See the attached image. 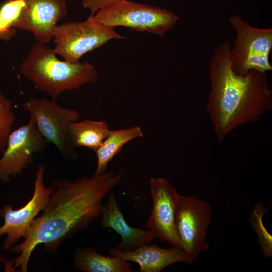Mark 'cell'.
Here are the masks:
<instances>
[{
  "mask_svg": "<svg viewBox=\"0 0 272 272\" xmlns=\"http://www.w3.org/2000/svg\"><path fill=\"white\" fill-rule=\"evenodd\" d=\"M25 4L24 0H9L0 8V30L6 31L19 17Z\"/></svg>",
  "mask_w": 272,
  "mask_h": 272,
  "instance_id": "20",
  "label": "cell"
},
{
  "mask_svg": "<svg viewBox=\"0 0 272 272\" xmlns=\"http://www.w3.org/2000/svg\"><path fill=\"white\" fill-rule=\"evenodd\" d=\"M118 1L120 0H83L82 4L84 8L90 11L91 15H93L100 9Z\"/></svg>",
  "mask_w": 272,
  "mask_h": 272,
  "instance_id": "21",
  "label": "cell"
},
{
  "mask_svg": "<svg viewBox=\"0 0 272 272\" xmlns=\"http://www.w3.org/2000/svg\"><path fill=\"white\" fill-rule=\"evenodd\" d=\"M229 22L236 32L234 47L229 50L233 71L239 75H245L251 70L271 71L272 28L254 27L238 15H233Z\"/></svg>",
  "mask_w": 272,
  "mask_h": 272,
  "instance_id": "5",
  "label": "cell"
},
{
  "mask_svg": "<svg viewBox=\"0 0 272 272\" xmlns=\"http://www.w3.org/2000/svg\"><path fill=\"white\" fill-rule=\"evenodd\" d=\"M45 168L39 164L36 172L34 192L31 199L23 207L13 210L7 204L0 210V216L4 219V224L0 227V237L7 234L3 249L8 250L21 238H25L34 219L47 203L54 186L46 187L44 181Z\"/></svg>",
  "mask_w": 272,
  "mask_h": 272,
  "instance_id": "9",
  "label": "cell"
},
{
  "mask_svg": "<svg viewBox=\"0 0 272 272\" xmlns=\"http://www.w3.org/2000/svg\"><path fill=\"white\" fill-rule=\"evenodd\" d=\"M231 47L228 40L220 43L208 65L211 90L206 108L219 143L234 129L256 122L264 112L272 110L267 72L236 74L229 58Z\"/></svg>",
  "mask_w": 272,
  "mask_h": 272,
  "instance_id": "2",
  "label": "cell"
},
{
  "mask_svg": "<svg viewBox=\"0 0 272 272\" xmlns=\"http://www.w3.org/2000/svg\"><path fill=\"white\" fill-rule=\"evenodd\" d=\"M111 255L139 264L141 272H160L170 265L184 262L191 263L194 260L182 249L173 246L163 248L156 244H145L129 251L112 248Z\"/></svg>",
  "mask_w": 272,
  "mask_h": 272,
  "instance_id": "13",
  "label": "cell"
},
{
  "mask_svg": "<svg viewBox=\"0 0 272 272\" xmlns=\"http://www.w3.org/2000/svg\"><path fill=\"white\" fill-rule=\"evenodd\" d=\"M122 178L121 173L106 172L99 175L79 177L75 181L60 178L42 210L33 220L23 242L11 248L19 255L14 268L27 271L31 254L43 244L50 251L71 234L88 226L101 215L104 199Z\"/></svg>",
  "mask_w": 272,
  "mask_h": 272,
  "instance_id": "1",
  "label": "cell"
},
{
  "mask_svg": "<svg viewBox=\"0 0 272 272\" xmlns=\"http://www.w3.org/2000/svg\"><path fill=\"white\" fill-rule=\"evenodd\" d=\"M100 218L102 228H111L120 235L121 241L115 247L120 250H133L142 245L149 244L156 238L150 230L134 228L127 223L113 190L107 196Z\"/></svg>",
  "mask_w": 272,
  "mask_h": 272,
  "instance_id": "14",
  "label": "cell"
},
{
  "mask_svg": "<svg viewBox=\"0 0 272 272\" xmlns=\"http://www.w3.org/2000/svg\"><path fill=\"white\" fill-rule=\"evenodd\" d=\"M22 106L40 133L48 143L55 146L63 158L74 161L78 159L68 135L69 124L80 117L77 110L62 107L57 101L45 97L31 98Z\"/></svg>",
  "mask_w": 272,
  "mask_h": 272,
  "instance_id": "6",
  "label": "cell"
},
{
  "mask_svg": "<svg viewBox=\"0 0 272 272\" xmlns=\"http://www.w3.org/2000/svg\"><path fill=\"white\" fill-rule=\"evenodd\" d=\"M12 27L31 32L37 42L45 44L53 38L56 23L67 14L65 0H24Z\"/></svg>",
  "mask_w": 272,
  "mask_h": 272,
  "instance_id": "12",
  "label": "cell"
},
{
  "mask_svg": "<svg viewBox=\"0 0 272 272\" xmlns=\"http://www.w3.org/2000/svg\"><path fill=\"white\" fill-rule=\"evenodd\" d=\"M90 17L107 27H125L159 36H164L179 19L166 9L129 0H120L108 5Z\"/></svg>",
  "mask_w": 272,
  "mask_h": 272,
  "instance_id": "4",
  "label": "cell"
},
{
  "mask_svg": "<svg viewBox=\"0 0 272 272\" xmlns=\"http://www.w3.org/2000/svg\"><path fill=\"white\" fill-rule=\"evenodd\" d=\"M15 120L11 101L0 92V154L5 151Z\"/></svg>",
  "mask_w": 272,
  "mask_h": 272,
  "instance_id": "18",
  "label": "cell"
},
{
  "mask_svg": "<svg viewBox=\"0 0 272 272\" xmlns=\"http://www.w3.org/2000/svg\"><path fill=\"white\" fill-rule=\"evenodd\" d=\"M149 185L153 207L145 227L156 237L183 249L175 226L176 206L179 195L176 189L164 177L151 178Z\"/></svg>",
  "mask_w": 272,
  "mask_h": 272,
  "instance_id": "11",
  "label": "cell"
},
{
  "mask_svg": "<svg viewBox=\"0 0 272 272\" xmlns=\"http://www.w3.org/2000/svg\"><path fill=\"white\" fill-rule=\"evenodd\" d=\"M15 34L16 31L14 28L6 31L0 30V39L9 41Z\"/></svg>",
  "mask_w": 272,
  "mask_h": 272,
  "instance_id": "22",
  "label": "cell"
},
{
  "mask_svg": "<svg viewBox=\"0 0 272 272\" xmlns=\"http://www.w3.org/2000/svg\"><path fill=\"white\" fill-rule=\"evenodd\" d=\"M48 144L31 118L27 124L12 131L0 159V180L8 182L21 174L32 163L34 155L44 151Z\"/></svg>",
  "mask_w": 272,
  "mask_h": 272,
  "instance_id": "10",
  "label": "cell"
},
{
  "mask_svg": "<svg viewBox=\"0 0 272 272\" xmlns=\"http://www.w3.org/2000/svg\"><path fill=\"white\" fill-rule=\"evenodd\" d=\"M56 54L53 49L37 42L20 65L22 74L52 100L57 101L66 90L97 81L98 73L88 60L71 63L59 60Z\"/></svg>",
  "mask_w": 272,
  "mask_h": 272,
  "instance_id": "3",
  "label": "cell"
},
{
  "mask_svg": "<svg viewBox=\"0 0 272 272\" xmlns=\"http://www.w3.org/2000/svg\"><path fill=\"white\" fill-rule=\"evenodd\" d=\"M212 220L211 204L193 195L179 194L175 226L183 249L194 260L207 250V231Z\"/></svg>",
  "mask_w": 272,
  "mask_h": 272,
  "instance_id": "8",
  "label": "cell"
},
{
  "mask_svg": "<svg viewBox=\"0 0 272 272\" xmlns=\"http://www.w3.org/2000/svg\"><path fill=\"white\" fill-rule=\"evenodd\" d=\"M53 51L64 60L78 63L85 53L98 48L112 39L124 37L113 28L94 21L89 16L83 22H72L56 26L53 32Z\"/></svg>",
  "mask_w": 272,
  "mask_h": 272,
  "instance_id": "7",
  "label": "cell"
},
{
  "mask_svg": "<svg viewBox=\"0 0 272 272\" xmlns=\"http://www.w3.org/2000/svg\"><path fill=\"white\" fill-rule=\"evenodd\" d=\"M110 129L104 120L74 121L69 126L68 135L75 148L85 147L94 152L108 135Z\"/></svg>",
  "mask_w": 272,
  "mask_h": 272,
  "instance_id": "17",
  "label": "cell"
},
{
  "mask_svg": "<svg viewBox=\"0 0 272 272\" xmlns=\"http://www.w3.org/2000/svg\"><path fill=\"white\" fill-rule=\"evenodd\" d=\"M143 136V131L139 126L110 130L107 137L95 152L97 157V166L93 175L105 173L109 163L126 144Z\"/></svg>",
  "mask_w": 272,
  "mask_h": 272,
  "instance_id": "15",
  "label": "cell"
},
{
  "mask_svg": "<svg viewBox=\"0 0 272 272\" xmlns=\"http://www.w3.org/2000/svg\"><path fill=\"white\" fill-rule=\"evenodd\" d=\"M73 258L75 266L83 271H133L128 261L112 255H103L90 247L77 249Z\"/></svg>",
  "mask_w": 272,
  "mask_h": 272,
  "instance_id": "16",
  "label": "cell"
},
{
  "mask_svg": "<svg viewBox=\"0 0 272 272\" xmlns=\"http://www.w3.org/2000/svg\"><path fill=\"white\" fill-rule=\"evenodd\" d=\"M265 212L263 205L257 203L252 212L250 222L258 236V242L263 254L269 258L272 255V236L267 232L262 222V216Z\"/></svg>",
  "mask_w": 272,
  "mask_h": 272,
  "instance_id": "19",
  "label": "cell"
}]
</instances>
